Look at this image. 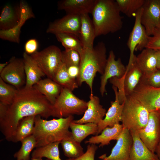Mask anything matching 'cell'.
I'll use <instances>...</instances> for the list:
<instances>
[{
    "label": "cell",
    "instance_id": "44dd1931",
    "mask_svg": "<svg viewBox=\"0 0 160 160\" xmlns=\"http://www.w3.org/2000/svg\"><path fill=\"white\" fill-rule=\"evenodd\" d=\"M96 0H62L57 3L58 9L66 14L81 16L91 14Z\"/></svg>",
    "mask_w": 160,
    "mask_h": 160
},
{
    "label": "cell",
    "instance_id": "60d3db41",
    "mask_svg": "<svg viewBox=\"0 0 160 160\" xmlns=\"http://www.w3.org/2000/svg\"><path fill=\"white\" fill-rule=\"evenodd\" d=\"M38 47V43L36 39H30L26 41L25 44V52L31 55L37 51Z\"/></svg>",
    "mask_w": 160,
    "mask_h": 160
},
{
    "label": "cell",
    "instance_id": "ee69618b",
    "mask_svg": "<svg viewBox=\"0 0 160 160\" xmlns=\"http://www.w3.org/2000/svg\"><path fill=\"white\" fill-rule=\"evenodd\" d=\"M9 62H6L5 63H0V73L3 70L7 65Z\"/></svg>",
    "mask_w": 160,
    "mask_h": 160
},
{
    "label": "cell",
    "instance_id": "7a4b0ae2",
    "mask_svg": "<svg viewBox=\"0 0 160 160\" xmlns=\"http://www.w3.org/2000/svg\"><path fill=\"white\" fill-rule=\"evenodd\" d=\"M41 117L36 116L34 120L33 135L36 141V148L55 142H61L72 137L71 132L69 129L73 120V116L48 120Z\"/></svg>",
    "mask_w": 160,
    "mask_h": 160
},
{
    "label": "cell",
    "instance_id": "ac0fdd59",
    "mask_svg": "<svg viewBox=\"0 0 160 160\" xmlns=\"http://www.w3.org/2000/svg\"><path fill=\"white\" fill-rule=\"evenodd\" d=\"M89 97L83 116L79 119L73 120V122L79 124L92 123L97 125L103 119L106 111L100 104L99 98L93 94H91Z\"/></svg>",
    "mask_w": 160,
    "mask_h": 160
},
{
    "label": "cell",
    "instance_id": "7dc6e473",
    "mask_svg": "<svg viewBox=\"0 0 160 160\" xmlns=\"http://www.w3.org/2000/svg\"><path fill=\"white\" fill-rule=\"evenodd\" d=\"M45 160H52L47 159H45Z\"/></svg>",
    "mask_w": 160,
    "mask_h": 160
},
{
    "label": "cell",
    "instance_id": "3957f363",
    "mask_svg": "<svg viewBox=\"0 0 160 160\" xmlns=\"http://www.w3.org/2000/svg\"><path fill=\"white\" fill-rule=\"evenodd\" d=\"M105 43L100 42L92 48H83L79 53L80 61L79 75L76 80L79 86L85 82L92 94V86L97 73L101 75L104 72L107 58Z\"/></svg>",
    "mask_w": 160,
    "mask_h": 160
},
{
    "label": "cell",
    "instance_id": "7402d4cb",
    "mask_svg": "<svg viewBox=\"0 0 160 160\" xmlns=\"http://www.w3.org/2000/svg\"><path fill=\"white\" fill-rule=\"evenodd\" d=\"M133 139L129 160H160L157 155L145 145L137 131L130 130Z\"/></svg>",
    "mask_w": 160,
    "mask_h": 160
},
{
    "label": "cell",
    "instance_id": "6da1fadb",
    "mask_svg": "<svg viewBox=\"0 0 160 160\" xmlns=\"http://www.w3.org/2000/svg\"><path fill=\"white\" fill-rule=\"evenodd\" d=\"M52 105L33 87L18 89L9 105L0 103V130L8 141H11L17 127L23 118L39 115L46 119L52 116Z\"/></svg>",
    "mask_w": 160,
    "mask_h": 160
},
{
    "label": "cell",
    "instance_id": "83f0119b",
    "mask_svg": "<svg viewBox=\"0 0 160 160\" xmlns=\"http://www.w3.org/2000/svg\"><path fill=\"white\" fill-rule=\"evenodd\" d=\"M70 128L71 130L73 138L81 143L88 136L90 135H96L97 125L92 123L79 124L72 121L70 124Z\"/></svg>",
    "mask_w": 160,
    "mask_h": 160
},
{
    "label": "cell",
    "instance_id": "8992f818",
    "mask_svg": "<svg viewBox=\"0 0 160 160\" xmlns=\"http://www.w3.org/2000/svg\"><path fill=\"white\" fill-rule=\"evenodd\" d=\"M87 107V102L77 97L72 91L63 88L52 105V116L59 118L81 115L84 114Z\"/></svg>",
    "mask_w": 160,
    "mask_h": 160
},
{
    "label": "cell",
    "instance_id": "4fadbf2b",
    "mask_svg": "<svg viewBox=\"0 0 160 160\" xmlns=\"http://www.w3.org/2000/svg\"><path fill=\"white\" fill-rule=\"evenodd\" d=\"M143 8L141 23L150 36L160 30V0H145Z\"/></svg>",
    "mask_w": 160,
    "mask_h": 160
},
{
    "label": "cell",
    "instance_id": "d590c367",
    "mask_svg": "<svg viewBox=\"0 0 160 160\" xmlns=\"http://www.w3.org/2000/svg\"><path fill=\"white\" fill-rule=\"evenodd\" d=\"M18 89L4 82L0 77V103L9 105L13 101Z\"/></svg>",
    "mask_w": 160,
    "mask_h": 160
},
{
    "label": "cell",
    "instance_id": "cb8c5ba5",
    "mask_svg": "<svg viewBox=\"0 0 160 160\" xmlns=\"http://www.w3.org/2000/svg\"><path fill=\"white\" fill-rule=\"evenodd\" d=\"M20 17L19 4L13 6L7 4L1 9L0 15V30L5 31L11 29L18 23Z\"/></svg>",
    "mask_w": 160,
    "mask_h": 160
},
{
    "label": "cell",
    "instance_id": "e0dca14e",
    "mask_svg": "<svg viewBox=\"0 0 160 160\" xmlns=\"http://www.w3.org/2000/svg\"><path fill=\"white\" fill-rule=\"evenodd\" d=\"M20 11V17L17 25L13 28L7 31L0 30V38L2 39L19 44L22 27L28 20L35 18V15L32 9L24 0L20 1L19 4Z\"/></svg>",
    "mask_w": 160,
    "mask_h": 160
},
{
    "label": "cell",
    "instance_id": "d4e9b609",
    "mask_svg": "<svg viewBox=\"0 0 160 160\" xmlns=\"http://www.w3.org/2000/svg\"><path fill=\"white\" fill-rule=\"evenodd\" d=\"M80 17L81 26L78 37L83 48H92L96 36L92 20L88 14L82 15Z\"/></svg>",
    "mask_w": 160,
    "mask_h": 160
},
{
    "label": "cell",
    "instance_id": "d6a6232c",
    "mask_svg": "<svg viewBox=\"0 0 160 160\" xmlns=\"http://www.w3.org/2000/svg\"><path fill=\"white\" fill-rule=\"evenodd\" d=\"M120 12L128 17L135 15L142 8L145 0H116Z\"/></svg>",
    "mask_w": 160,
    "mask_h": 160
},
{
    "label": "cell",
    "instance_id": "b9f144b4",
    "mask_svg": "<svg viewBox=\"0 0 160 160\" xmlns=\"http://www.w3.org/2000/svg\"><path fill=\"white\" fill-rule=\"evenodd\" d=\"M67 67V71L69 76L72 78L76 79L79 73V66L72 65Z\"/></svg>",
    "mask_w": 160,
    "mask_h": 160
},
{
    "label": "cell",
    "instance_id": "5bb4252c",
    "mask_svg": "<svg viewBox=\"0 0 160 160\" xmlns=\"http://www.w3.org/2000/svg\"><path fill=\"white\" fill-rule=\"evenodd\" d=\"M133 139L129 130L125 128L112 148L110 154H104L99 158L100 160H129Z\"/></svg>",
    "mask_w": 160,
    "mask_h": 160
},
{
    "label": "cell",
    "instance_id": "5b68a950",
    "mask_svg": "<svg viewBox=\"0 0 160 160\" xmlns=\"http://www.w3.org/2000/svg\"><path fill=\"white\" fill-rule=\"evenodd\" d=\"M122 115L124 128L137 131L147 124L149 112L137 100L131 95L126 96Z\"/></svg>",
    "mask_w": 160,
    "mask_h": 160
},
{
    "label": "cell",
    "instance_id": "8d00e7d4",
    "mask_svg": "<svg viewBox=\"0 0 160 160\" xmlns=\"http://www.w3.org/2000/svg\"><path fill=\"white\" fill-rule=\"evenodd\" d=\"M62 62L66 66L72 65L79 66L80 61L79 53L72 49H65L62 51Z\"/></svg>",
    "mask_w": 160,
    "mask_h": 160
},
{
    "label": "cell",
    "instance_id": "ba28073f",
    "mask_svg": "<svg viewBox=\"0 0 160 160\" xmlns=\"http://www.w3.org/2000/svg\"><path fill=\"white\" fill-rule=\"evenodd\" d=\"M143 11L142 7L136 13L134 25L127 41L130 55L128 65L126 67V72L135 62L136 56L134 54L135 52L142 50L145 48L149 41V36L147 35L141 22Z\"/></svg>",
    "mask_w": 160,
    "mask_h": 160
},
{
    "label": "cell",
    "instance_id": "52a82bcc",
    "mask_svg": "<svg viewBox=\"0 0 160 160\" xmlns=\"http://www.w3.org/2000/svg\"><path fill=\"white\" fill-rule=\"evenodd\" d=\"M31 56L47 78L53 80L63 62L60 49L56 46L50 45Z\"/></svg>",
    "mask_w": 160,
    "mask_h": 160
},
{
    "label": "cell",
    "instance_id": "e575fe53",
    "mask_svg": "<svg viewBox=\"0 0 160 160\" xmlns=\"http://www.w3.org/2000/svg\"><path fill=\"white\" fill-rule=\"evenodd\" d=\"M20 150L14 155L17 160H30V154L32 150L36 147V139L32 135L22 140Z\"/></svg>",
    "mask_w": 160,
    "mask_h": 160
},
{
    "label": "cell",
    "instance_id": "7bdbcfd3",
    "mask_svg": "<svg viewBox=\"0 0 160 160\" xmlns=\"http://www.w3.org/2000/svg\"><path fill=\"white\" fill-rule=\"evenodd\" d=\"M157 60V68L160 69V49L155 50Z\"/></svg>",
    "mask_w": 160,
    "mask_h": 160
},
{
    "label": "cell",
    "instance_id": "484cf974",
    "mask_svg": "<svg viewBox=\"0 0 160 160\" xmlns=\"http://www.w3.org/2000/svg\"><path fill=\"white\" fill-rule=\"evenodd\" d=\"M123 129L122 124L119 123L116 124L112 127H106L103 130L100 135L91 137L85 143L95 145L100 144L99 147H103L109 144L112 140H117Z\"/></svg>",
    "mask_w": 160,
    "mask_h": 160
},
{
    "label": "cell",
    "instance_id": "2e32d148",
    "mask_svg": "<svg viewBox=\"0 0 160 160\" xmlns=\"http://www.w3.org/2000/svg\"><path fill=\"white\" fill-rule=\"evenodd\" d=\"M126 70V67L122 63L121 58L116 60L113 51H110L104 72L100 77V91L102 96L106 92V86L108 80L114 77L122 78L125 73Z\"/></svg>",
    "mask_w": 160,
    "mask_h": 160
},
{
    "label": "cell",
    "instance_id": "30bf717a",
    "mask_svg": "<svg viewBox=\"0 0 160 160\" xmlns=\"http://www.w3.org/2000/svg\"><path fill=\"white\" fill-rule=\"evenodd\" d=\"M137 131L145 145L155 153L160 139V112H150L147 124Z\"/></svg>",
    "mask_w": 160,
    "mask_h": 160
},
{
    "label": "cell",
    "instance_id": "4dcf8cb0",
    "mask_svg": "<svg viewBox=\"0 0 160 160\" xmlns=\"http://www.w3.org/2000/svg\"><path fill=\"white\" fill-rule=\"evenodd\" d=\"M60 142L36 148L32 153L31 158L45 157L52 160H62L60 157L59 145Z\"/></svg>",
    "mask_w": 160,
    "mask_h": 160
},
{
    "label": "cell",
    "instance_id": "ffe728a7",
    "mask_svg": "<svg viewBox=\"0 0 160 160\" xmlns=\"http://www.w3.org/2000/svg\"><path fill=\"white\" fill-rule=\"evenodd\" d=\"M135 63L142 72L141 79L148 78L158 69L156 51L151 49H143L136 56Z\"/></svg>",
    "mask_w": 160,
    "mask_h": 160
},
{
    "label": "cell",
    "instance_id": "bcb514c9",
    "mask_svg": "<svg viewBox=\"0 0 160 160\" xmlns=\"http://www.w3.org/2000/svg\"><path fill=\"white\" fill-rule=\"evenodd\" d=\"M31 160H42V158H32Z\"/></svg>",
    "mask_w": 160,
    "mask_h": 160
},
{
    "label": "cell",
    "instance_id": "f1b7e54d",
    "mask_svg": "<svg viewBox=\"0 0 160 160\" xmlns=\"http://www.w3.org/2000/svg\"><path fill=\"white\" fill-rule=\"evenodd\" d=\"M35 116H33L25 117L20 121L11 141L15 143L21 141L33 135Z\"/></svg>",
    "mask_w": 160,
    "mask_h": 160
},
{
    "label": "cell",
    "instance_id": "277c9868",
    "mask_svg": "<svg viewBox=\"0 0 160 160\" xmlns=\"http://www.w3.org/2000/svg\"><path fill=\"white\" fill-rule=\"evenodd\" d=\"M120 12L116 0H96L91 13L96 37L121 29L123 22Z\"/></svg>",
    "mask_w": 160,
    "mask_h": 160
},
{
    "label": "cell",
    "instance_id": "1f68e13d",
    "mask_svg": "<svg viewBox=\"0 0 160 160\" xmlns=\"http://www.w3.org/2000/svg\"><path fill=\"white\" fill-rule=\"evenodd\" d=\"M59 42H60L65 49H72L79 53L83 49L82 44L79 38L73 34L61 33L55 35Z\"/></svg>",
    "mask_w": 160,
    "mask_h": 160
},
{
    "label": "cell",
    "instance_id": "f546056e",
    "mask_svg": "<svg viewBox=\"0 0 160 160\" xmlns=\"http://www.w3.org/2000/svg\"><path fill=\"white\" fill-rule=\"evenodd\" d=\"M53 80L63 88L72 91L79 86L76 79L72 78L69 76L67 66L63 62L57 71Z\"/></svg>",
    "mask_w": 160,
    "mask_h": 160
},
{
    "label": "cell",
    "instance_id": "4316f807",
    "mask_svg": "<svg viewBox=\"0 0 160 160\" xmlns=\"http://www.w3.org/2000/svg\"><path fill=\"white\" fill-rule=\"evenodd\" d=\"M33 87L44 95L52 105L54 103L63 88L53 80L48 78L41 79Z\"/></svg>",
    "mask_w": 160,
    "mask_h": 160
},
{
    "label": "cell",
    "instance_id": "ab89813d",
    "mask_svg": "<svg viewBox=\"0 0 160 160\" xmlns=\"http://www.w3.org/2000/svg\"><path fill=\"white\" fill-rule=\"evenodd\" d=\"M146 48L154 50L160 49V30L156 31L153 36H149Z\"/></svg>",
    "mask_w": 160,
    "mask_h": 160
},
{
    "label": "cell",
    "instance_id": "9a60e30c",
    "mask_svg": "<svg viewBox=\"0 0 160 160\" xmlns=\"http://www.w3.org/2000/svg\"><path fill=\"white\" fill-rule=\"evenodd\" d=\"M80 26V16L66 14L61 18L50 23L46 32L54 35L61 33H71L78 37Z\"/></svg>",
    "mask_w": 160,
    "mask_h": 160
},
{
    "label": "cell",
    "instance_id": "9c48e42d",
    "mask_svg": "<svg viewBox=\"0 0 160 160\" xmlns=\"http://www.w3.org/2000/svg\"><path fill=\"white\" fill-rule=\"evenodd\" d=\"M142 74L135 61L121 78L114 77L109 79L110 82L118 89L119 99L122 104L126 96L130 95L139 83Z\"/></svg>",
    "mask_w": 160,
    "mask_h": 160
},
{
    "label": "cell",
    "instance_id": "7c38bea8",
    "mask_svg": "<svg viewBox=\"0 0 160 160\" xmlns=\"http://www.w3.org/2000/svg\"><path fill=\"white\" fill-rule=\"evenodd\" d=\"M130 95L140 102L149 112H160V87L139 82Z\"/></svg>",
    "mask_w": 160,
    "mask_h": 160
},
{
    "label": "cell",
    "instance_id": "603a6c76",
    "mask_svg": "<svg viewBox=\"0 0 160 160\" xmlns=\"http://www.w3.org/2000/svg\"><path fill=\"white\" fill-rule=\"evenodd\" d=\"M23 58L26 78L25 87H32L45 75L31 55L24 52Z\"/></svg>",
    "mask_w": 160,
    "mask_h": 160
},
{
    "label": "cell",
    "instance_id": "8fae6325",
    "mask_svg": "<svg viewBox=\"0 0 160 160\" xmlns=\"http://www.w3.org/2000/svg\"><path fill=\"white\" fill-rule=\"evenodd\" d=\"M0 74L5 82L19 89L24 87L26 78L23 58L12 57Z\"/></svg>",
    "mask_w": 160,
    "mask_h": 160
},
{
    "label": "cell",
    "instance_id": "d6986e66",
    "mask_svg": "<svg viewBox=\"0 0 160 160\" xmlns=\"http://www.w3.org/2000/svg\"><path fill=\"white\" fill-rule=\"evenodd\" d=\"M115 95V100L111 102V106L106 112L105 117L97 124L96 135L100 133L103 130L107 127H112L121 121L124 102L121 104L119 101L117 88L112 86Z\"/></svg>",
    "mask_w": 160,
    "mask_h": 160
},
{
    "label": "cell",
    "instance_id": "f35d334b",
    "mask_svg": "<svg viewBox=\"0 0 160 160\" xmlns=\"http://www.w3.org/2000/svg\"><path fill=\"white\" fill-rule=\"evenodd\" d=\"M140 82L154 87H160V69H158L148 78L140 79Z\"/></svg>",
    "mask_w": 160,
    "mask_h": 160
},
{
    "label": "cell",
    "instance_id": "f6af8a7d",
    "mask_svg": "<svg viewBox=\"0 0 160 160\" xmlns=\"http://www.w3.org/2000/svg\"><path fill=\"white\" fill-rule=\"evenodd\" d=\"M160 160V139L156 152Z\"/></svg>",
    "mask_w": 160,
    "mask_h": 160
},
{
    "label": "cell",
    "instance_id": "836d02e7",
    "mask_svg": "<svg viewBox=\"0 0 160 160\" xmlns=\"http://www.w3.org/2000/svg\"><path fill=\"white\" fill-rule=\"evenodd\" d=\"M60 143L65 155L69 158H77L84 153L80 143L72 137L63 140Z\"/></svg>",
    "mask_w": 160,
    "mask_h": 160
},
{
    "label": "cell",
    "instance_id": "74e56055",
    "mask_svg": "<svg viewBox=\"0 0 160 160\" xmlns=\"http://www.w3.org/2000/svg\"><path fill=\"white\" fill-rule=\"evenodd\" d=\"M98 147L95 144H89L86 152L81 156L76 158H69L66 160H95V156Z\"/></svg>",
    "mask_w": 160,
    "mask_h": 160
}]
</instances>
